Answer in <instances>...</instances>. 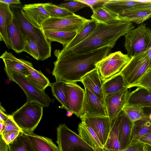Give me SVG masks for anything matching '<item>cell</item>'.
<instances>
[{
  "mask_svg": "<svg viewBox=\"0 0 151 151\" xmlns=\"http://www.w3.org/2000/svg\"><path fill=\"white\" fill-rule=\"evenodd\" d=\"M112 48L108 46L78 55H55L57 60L52 74L57 81H81L86 74L97 68V64L110 53Z\"/></svg>",
  "mask_w": 151,
  "mask_h": 151,
  "instance_id": "obj_1",
  "label": "cell"
},
{
  "mask_svg": "<svg viewBox=\"0 0 151 151\" xmlns=\"http://www.w3.org/2000/svg\"><path fill=\"white\" fill-rule=\"evenodd\" d=\"M134 27L133 22L123 19L110 25L97 23L94 31L83 41L68 49L56 50L54 55H78L106 46L113 48L119 38Z\"/></svg>",
  "mask_w": 151,
  "mask_h": 151,
  "instance_id": "obj_2",
  "label": "cell"
},
{
  "mask_svg": "<svg viewBox=\"0 0 151 151\" xmlns=\"http://www.w3.org/2000/svg\"><path fill=\"white\" fill-rule=\"evenodd\" d=\"M20 4L9 5L26 38L30 39L37 45L40 60H46L51 57V43L47 39L42 29L34 27L23 16L21 11L22 6Z\"/></svg>",
  "mask_w": 151,
  "mask_h": 151,
  "instance_id": "obj_3",
  "label": "cell"
},
{
  "mask_svg": "<svg viewBox=\"0 0 151 151\" xmlns=\"http://www.w3.org/2000/svg\"><path fill=\"white\" fill-rule=\"evenodd\" d=\"M43 107L38 103L27 101L11 116L22 132L32 133L42 118Z\"/></svg>",
  "mask_w": 151,
  "mask_h": 151,
  "instance_id": "obj_4",
  "label": "cell"
},
{
  "mask_svg": "<svg viewBox=\"0 0 151 151\" xmlns=\"http://www.w3.org/2000/svg\"><path fill=\"white\" fill-rule=\"evenodd\" d=\"M124 47L131 58L134 56L146 52L151 39V29L141 24L124 35Z\"/></svg>",
  "mask_w": 151,
  "mask_h": 151,
  "instance_id": "obj_5",
  "label": "cell"
},
{
  "mask_svg": "<svg viewBox=\"0 0 151 151\" xmlns=\"http://www.w3.org/2000/svg\"><path fill=\"white\" fill-rule=\"evenodd\" d=\"M150 59L146 52L137 54L131 58L129 62L119 73L123 76L128 88L140 79L149 68Z\"/></svg>",
  "mask_w": 151,
  "mask_h": 151,
  "instance_id": "obj_6",
  "label": "cell"
},
{
  "mask_svg": "<svg viewBox=\"0 0 151 151\" xmlns=\"http://www.w3.org/2000/svg\"><path fill=\"white\" fill-rule=\"evenodd\" d=\"M5 71L9 78L18 84L23 90L26 96L27 101L35 102L47 107L54 102V99H50L44 91L31 83L26 76L12 71Z\"/></svg>",
  "mask_w": 151,
  "mask_h": 151,
  "instance_id": "obj_7",
  "label": "cell"
},
{
  "mask_svg": "<svg viewBox=\"0 0 151 151\" xmlns=\"http://www.w3.org/2000/svg\"><path fill=\"white\" fill-rule=\"evenodd\" d=\"M57 138L60 151H95L65 124L57 127Z\"/></svg>",
  "mask_w": 151,
  "mask_h": 151,
  "instance_id": "obj_8",
  "label": "cell"
},
{
  "mask_svg": "<svg viewBox=\"0 0 151 151\" xmlns=\"http://www.w3.org/2000/svg\"><path fill=\"white\" fill-rule=\"evenodd\" d=\"M89 20L75 14L62 17H49L43 23L42 29L43 31H76L78 33Z\"/></svg>",
  "mask_w": 151,
  "mask_h": 151,
  "instance_id": "obj_9",
  "label": "cell"
},
{
  "mask_svg": "<svg viewBox=\"0 0 151 151\" xmlns=\"http://www.w3.org/2000/svg\"><path fill=\"white\" fill-rule=\"evenodd\" d=\"M130 59L127 54L116 51L110 53L99 61L97 64V68L105 80L119 73Z\"/></svg>",
  "mask_w": 151,
  "mask_h": 151,
  "instance_id": "obj_10",
  "label": "cell"
},
{
  "mask_svg": "<svg viewBox=\"0 0 151 151\" xmlns=\"http://www.w3.org/2000/svg\"><path fill=\"white\" fill-rule=\"evenodd\" d=\"M79 118L81 122L86 124L94 131L104 147L111 130L109 117L84 114Z\"/></svg>",
  "mask_w": 151,
  "mask_h": 151,
  "instance_id": "obj_11",
  "label": "cell"
},
{
  "mask_svg": "<svg viewBox=\"0 0 151 151\" xmlns=\"http://www.w3.org/2000/svg\"><path fill=\"white\" fill-rule=\"evenodd\" d=\"M127 88L105 96L106 110L111 129L126 103L129 91Z\"/></svg>",
  "mask_w": 151,
  "mask_h": 151,
  "instance_id": "obj_12",
  "label": "cell"
},
{
  "mask_svg": "<svg viewBox=\"0 0 151 151\" xmlns=\"http://www.w3.org/2000/svg\"><path fill=\"white\" fill-rule=\"evenodd\" d=\"M44 3L25 4L21 12L23 16L34 27L42 29V24L50 16L43 6Z\"/></svg>",
  "mask_w": 151,
  "mask_h": 151,
  "instance_id": "obj_13",
  "label": "cell"
},
{
  "mask_svg": "<svg viewBox=\"0 0 151 151\" xmlns=\"http://www.w3.org/2000/svg\"><path fill=\"white\" fill-rule=\"evenodd\" d=\"M66 86L68 105L70 111L78 117L82 115L85 90L76 82H65Z\"/></svg>",
  "mask_w": 151,
  "mask_h": 151,
  "instance_id": "obj_14",
  "label": "cell"
},
{
  "mask_svg": "<svg viewBox=\"0 0 151 151\" xmlns=\"http://www.w3.org/2000/svg\"><path fill=\"white\" fill-rule=\"evenodd\" d=\"M104 81L96 68L86 74L81 82L84 87L89 89L99 98L106 109L105 96L103 88V84Z\"/></svg>",
  "mask_w": 151,
  "mask_h": 151,
  "instance_id": "obj_15",
  "label": "cell"
},
{
  "mask_svg": "<svg viewBox=\"0 0 151 151\" xmlns=\"http://www.w3.org/2000/svg\"><path fill=\"white\" fill-rule=\"evenodd\" d=\"M84 88L85 96L82 115L87 114L93 116H108L106 109L99 98L88 88Z\"/></svg>",
  "mask_w": 151,
  "mask_h": 151,
  "instance_id": "obj_16",
  "label": "cell"
},
{
  "mask_svg": "<svg viewBox=\"0 0 151 151\" xmlns=\"http://www.w3.org/2000/svg\"><path fill=\"white\" fill-rule=\"evenodd\" d=\"M103 6L118 14L122 12L137 8L151 6V0H109Z\"/></svg>",
  "mask_w": 151,
  "mask_h": 151,
  "instance_id": "obj_17",
  "label": "cell"
},
{
  "mask_svg": "<svg viewBox=\"0 0 151 151\" xmlns=\"http://www.w3.org/2000/svg\"><path fill=\"white\" fill-rule=\"evenodd\" d=\"M7 32L11 48L17 53L24 51L26 37L14 17L8 27Z\"/></svg>",
  "mask_w": 151,
  "mask_h": 151,
  "instance_id": "obj_18",
  "label": "cell"
},
{
  "mask_svg": "<svg viewBox=\"0 0 151 151\" xmlns=\"http://www.w3.org/2000/svg\"><path fill=\"white\" fill-rule=\"evenodd\" d=\"M117 118L119 139L122 149L125 148L132 141L133 123L122 110Z\"/></svg>",
  "mask_w": 151,
  "mask_h": 151,
  "instance_id": "obj_19",
  "label": "cell"
},
{
  "mask_svg": "<svg viewBox=\"0 0 151 151\" xmlns=\"http://www.w3.org/2000/svg\"><path fill=\"white\" fill-rule=\"evenodd\" d=\"M9 5L0 1V40L3 41L8 49L11 48L7 29L14 19Z\"/></svg>",
  "mask_w": 151,
  "mask_h": 151,
  "instance_id": "obj_20",
  "label": "cell"
},
{
  "mask_svg": "<svg viewBox=\"0 0 151 151\" xmlns=\"http://www.w3.org/2000/svg\"><path fill=\"white\" fill-rule=\"evenodd\" d=\"M19 60L29 70L30 74L26 77L31 83L44 91L47 87L51 86V83L48 78L40 71L35 69L31 62L22 59Z\"/></svg>",
  "mask_w": 151,
  "mask_h": 151,
  "instance_id": "obj_21",
  "label": "cell"
},
{
  "mask_svg": "<svg viewBox=\"0 0 151 151\" xmlns=\"http://www.w3.org/2000/svg\"><path fill=\"white\" fill-rule=\"evenodd\" d=\"M78 135L95 151H103L104 147L94 131L81 122L78 125Z\"/></svg>",
  "mask_w": 151,
  "mask_h": 151,
  "instance_id": "obj_22",
  "label": "cell"
},
{
  "mask_svg": "<svg viewBox=\"0 0 151 151\" xmlns=\"http://www.w3.org/2000/svg\"><path fill=\"white\" fill-rule=\"evenodd\" d=\"M26 134L34 151H60L51 139L34 133Z\"/></svg>",
  "mask_w": 151,
  "mask_h": 151,
  "instance_id": "obj_23",
  "label": "cell"
},
{
  "mask_svg": "<svg viewBox=\"0 0 151 151\" xmlns=\"http://www.w3.org/2000/svg\"><path fill=\"white\" fill-rule=\"evenodd\" d=\"M118 15L122 19L140 24L151 17V6L127 10Z\"/></svg>",
  "mask_w": 151,
  "mask_h": 151,
  "instance_id": "obj_24",
  "label": "cell"
},
{
  "mask_svg": "<svg viewBox=\"0 0 151 151\" xmlns=\"http://www.w3.org/2000/svg\"><path fill=\"white\" fill-rule=\"evenodd\" d=\"M126 103L144 107H151V91L138 87L133 91L129 92Z\"/></svg>",
  "mask_w": 151,
  "mask_h": 151,
  "instance_id": "obj_25",
  "label": "cell"
},
{
  "mask_svg": "<svg viewBox=\"0 0 151 151\" xmlns=\"http://www.w3.org/2000/svg\"><path fill=\"white\" fill-rule=\"evenodd\" d=\"M4 63V70L12 71L19 73L26 76L29 74V72L20 61L12 53L6 51L0 56Z\"/></svg>",
  "mask_w": 151,
  "mask_h": 151,
  "instance_id": "obj_26",
  "label": "cell"
},
{
  "mask_svg": "<svg viewBox=\"0 0 151 151\" xmlns=\"http://www.w3.org/2000/svg\"><path fill=\"white\" fill-rule=\"evenodd\" d=\"M92 11L91 18L98 23L110 25L122 19L118 14L111 12L103 6L95 8Z\"/></svg>",
  "mask_w": 151,
  "mask_h": 151,
  "instance_id": "obj_27",
  "label": "cell"
},
{
  "mask_svg": "<svg viewBox=\"0 0 151 151\" xmlns=\"http://www.w3.org/2000/svg\"><path fill=\"white\" fill-rule=\"evenodd\" d=\"M127 88L122 76L119 73L105 80L103 84L104 91L106 96Z\"/></svg>",
  "mask_w": 151,
  "mask_h": 151,
  "instance_id": "obj_28",
  "label": "cell"
},
{
  "mask_svg": "<svg viewBox=\"0 0 151 151\" xmlns=\"http://www.w3.org/2000/svg\"><path fill=\"white\" fill-rule=\"evenodd\" d=\"M43 31L46 37L50 43L53 41L58 42L62 44L63 47L71 42L77 33L76 31Z\"/></svg>",
  "mask_w": 151,
  "mask_h": 151,
  "instance_id": "obj_29",
  "label": "cell"
},
{
  "mask_svg": "<svg viewBox=\"0 0 151 151\" xmlns=\"http://www.w3.org/2000/svg\"><path fill=\"white\" fill-rule=\"evenodd\" d=\"M97 23L93 19H89L82 29L77 33L71 42L63 49H66L70 48L83 41L94 31L96 27Z\"/></svg>",
  "mask_w": 151,
  "mask_h": 151,
  "instance_id": "obj_30",
  "label": "cell"
},
{
  "mask_svg": "<svg viewBox=\"0 0 151 151\" xmlns=\"http://www.w3.org/2000/svg\"><path fill=\"white\" fill-rule=\"evenodd\" d=\"M51 87L53 96L60 103L62 107L67 111L71 112L68 104L67 90L65 83L56 81L51 83Z\"/></svg>",
  "mask_w": 151,
  "mask_h": 151,
  "instance_id": "obj_31",
  "label": "cell"
},
{
  "mask_svg": "<svg viewBox=\"0 0 151 151\" xmlns=\"http://www.w3.org/2000/svg\"><path fill=\"white\" fill-rule=\"evenodd\" d=\"M151 132V120L148 118L138 120L133 123L132 141L138 140L141 137Z\"/></svg>",
  "mask_w": 151,
  "mask_h": 151,
  "instance_id": "obj_32",
  "label": "cell"
},
{
  "mask_svg": "<svg viewBox=\"0 0 151 151\" xmlns=\"http://www.w3.org/2000/svg\"><path fill=\"white\" fill-rule=\"evenodd\" d=\"M122 110L133 123L137 121L148 118L145 113L144 107L141 106L126 103Z\"/></svg>",
  "mask_w": 151,
  "mask_h": 151,
  "instance_id": "obj_33",
  "label": "cell"
},
{
  "mask_svg": "<svg viewBox=\"0 0 151 151\" xmlns=\"http://www.w3.org/2000/svg\"><path fill=\"white\" fill-rule=\"evenodd\" d=\"M9 146V151H34L30 144L26 133L22 132Z\"/></svg>",
  "mask_w": 151,
  "mask_h": 151,
  "instance_id": "obj_34",
  "label": "cell"
},
{
  "mask_svg": "<svg viewBox=\"0 0 151 151\" xmlns=\"http://www.w3.org/2000/svg\"><path fill=\"white\" fill-rule=\"evenodd\" d=\"M117 117L111 129L107 140L104 147V148L115 150L122 149L119 139Z\"/></svg>",
  "mask_w": 151,
  "mask_h": 151,
  "instance_id": "obj_35",
  "label": "cell"
},
{
  "mask_svg": "<svg viewBox=\"0 0 151 151\" xmlns=\"http://www.w3.org/2000/svg\"><path fill=\"white\" fill-rule=\"evenodd\" d=\"M43 6L50 17H62L75 14L66 9L50 3H44Z\"/></svg>",
  "mask_w": 151,
  "mask_h": 151,
  "instance_id": "obj_36",
  "label": "cell"
},
{
  "mask_svg": "<svg viewBox=\"0 0 151 151\" xmlns=\"http://www.w3.org/2000/svg\"><path fill=\"white\" fill-rule=\"evenodd\" d=\"M103 151H147L146 145L138 140H132L124 149L115 150L103 148Z\"/></svg>",
  "mask_w": 151,
  "mask_h": 151,
  "instance_id": "obj_37",
  "label": "cell"
},
{
  "mask_svg": "<svg viewBox=\"0 0 151 151\" xmlns=\"http://www.w3.org/2000/svg\"><path fill=\"white\" fill-rule=\"evenodd\" d=\"M141 87L151 91V68H149L138 81L132 87Z\"/></svg>",
  "mask_w": 151,
  "mask_h": 151,
  "instance_id": "obj_38",
  "label": "cell"
},
{
  "mask_svg": "<svg viewBox=\"0 0 151 151\" xmlns=\"http://www.w3.org/2000/svg\"><path fill=\"white\" fill-rule=\"evenodd\" d=\"M24 52H27L35 59L40 60L38 49L37 45L29 39H26Z\"/></svg>",
  "mask_w": 151,
  "mask_h": 151,
  "instance_id": "obj_39",
  "label": "cell"
},
{
  "mask_svg": "<svg viewBox=\"0 0 151 151\" xmlns=\"http://www.w3.org/2000/svg\"><path fill=\"white\" fill-rule=\"evenodd\" d=\"M3 128L0 135H3L14 130L22 131L14 121L11 115H9L7 119L3 122Z\"/></svg>",
  "mask_w": 151,
  "mask_h": 151,
  "instance_id": "obj_40",
  "label": "cell"
},
{
  "mask_svg": "<svg viewBox=\"0 0 151 151\" xmlns=\"http://www.w3.org/2000/svg\"><path fill=\"white\" fill-rule=\"evenodd\" d=\"M58 6L65 8L70 11L72 13L77 12L81 8L88 6L85 4L74 1L61 3L57 5Z\"/></svg>",
  "mask_w": 151,
  "mask_h": 151,
  "instance_id": "obj_41",
  "label": "cell"
},
{
  "mask_svg": "<svg viewBox=\"0 0 151 151\" xmlns=\"http://www.w3.org/2000/svg\"><path fill=\"white\" fill-rule=\"evenodd\" d=\"M21 131L14 130L3 135H0L2 138L8 145L13 142L19 136Z\"/></svg>",
  "mask_w": 151,
  "mask_h": 151,
  "instance_id": "obj_42",
  "label": "cell"
},
{
  "mask_svg": "<svg viewBox=\"0 0 151 151\" xmlns=\"http://www.w3.org/2000/svg\"><path fill=\"white\" fill-rule=\"evenodd\" d=\"M74 1L87 5L93 11L95 8L103 6L104 4L109 1V0H76Z\"/></svg>",
  "mask_w": 151,
  "mask_h": 151,
  "instance_id": "obj_43",
  "label": "cell"
},
{
  "mask_svg": "<svg viewBox=\"0 0 151 151\" xmlns=\"http://www.w3.org/2000/svg\"><path fill=\"white\" fill-rule=\"evenodd\" d=\"M137 140L151 146V132L141 137Z\"/></svg>",
  "mask_w": 151,
  "mask_h": 151,
  "instance_id": "obj_44",
  "label": "cell"
},
{
  "mask_svg": "<svg viewBox=\"0 0 151 151\" xmlns=\"http://www.w3.org/2000/svg\"><path fill=\"white\" fill-rule=\"evenodd\" d=\"M0 151H9V145L5 143L1 136L0 137Z\"/></svg>",
  "mask_w": 151,
  "mask_h": 151,
  "instance_id": "obj_45",
  "label": "cell"
},
{
  "mask_svg": "<svg viewBox=\"0 0 151 151\" xmlns=\"http://www.w3.org/2000/svg\"><path fill=\"white\" fill-rule=\"evenodd\" d=\"M5 111V109L1 105L0 109V122H3L5 121L7 119L9 116V115H7L4 112Z\"/></svg>",
  "mask_w": 151,
  "mask_h": 151,
  "instance_id": "obj_46",
  "label": "cell"
},
{
  "mask_svg": "<svg viewBox=\"0 0 151 151\" xmlns=\"http://www.w3.org/2000/svg\"><path fill=\"white\" fill-rule=\"evenodd\" d=\"M0 1L9 5L17 4H21L19 0H0Z\"/></svg>",
  "mask_w": 151,
  "mask_h": 151,
  "instance_id": "obj_47",
  "label": "cell"
},
{
  "mask_svg": "<svg viewBox=\"0 0 151 151\" xmlns=\"http://www.w3.org/2000/svg\"><path fill=\"white\" fill-rule=\"evenodd\" d=\"M146 52L147 53L150 59L149 68H151V39Z\"/></svg>",
  "mask_w": 151,
  "mask_h": 151,
  "instance_id": "obj_48",
  "label": "cell"
},
{
  "mask_svg": "<svg viewBox=\"0 0 151 151\" xmlns=\"http://www.w3.org/2000/svg\"><path fill=\"white\" fill-rule=\"evenodd\" d=\"M144 111L148 118L151 120V107H144Z\"/></svg>",
  "mask_w": 151,
  "mask_h": 151,
  "instance_id": "obj_49",
  "label": "cell"
},
{
  "mask_svg": "<svg viewBox=\"0 0 151 151\" xmlns=\"http://www.w3.org/2000/svg\"><path fill=\"white\" fill-rule=\"evenodd\" d=\"M3 126V122H0V134L1 132Z\"/></svg>",
  "mask_w": 151,
  "mask_h": 151,
  "instance_id": "obj_50",
  "label": "cell"
},
{
  "mask_svg": "<svg viewBox=\"0 0 151 151\" xmlns=\"http://www.w3.org/2000/svg\"><path fill=\"white\" fill-rule=\"evenodd\" d=\"M146 151H151V146L146 145Z\"/></svg>",
  "mask_w": 151,
  "mask_h": 151,
  "instance_id": "obj_51",
  "label": "cell"
}]
</instances>
